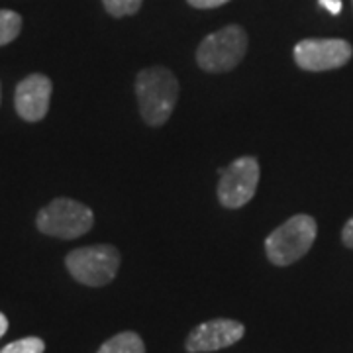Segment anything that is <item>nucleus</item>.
Returning <instances> with one entry per match:
<instances>
[{
    "label": "nucleus",
    "mask_w": 353,
    "mask_h": 353,
    "mask_svg": "<svg viewBox=\"0 0 353 353\" xmlns=\"http://www.w3.org/2000/svg\"><path fill=\"white\" fill-rule=\"evenodd\" d=\"M136 94L141 118L150 126H163L175 110L179 81L165 67H148L136 77Z\"/></svg>",
    "instance_id": "1"
},
{
    "label": "nucleus",
    "mask_w": 353,
    "mask_h": 353,
    "mask_svg": "<svg viewBox=\"0 0 353 353\" xmlns=\"http://www.w3.org/2000/svg\"><path fill=\"white\" fill-rule=\"evenodd\" d=\"M316 220L308 214H296L273 230L265 240V252L273 265L287 267L296 263L312 248L316 240Z\"/></svg>",
    "instance_id": "2"
},
{
    "label": "nucleus",
    "mask_w": 353,
    "mask_h": 353,
    "mask_svg": "<svg viewBox=\"0 0 353 353\" xmlns=\"http://www.w3.org/2000/svg\"><path fill=\"white\" fill-rule=\"evenodd\" d=\"M248 32L238 24H230L202 39L196 50V63L208 73H226L241 63L248 51Z\"/></svg>",
    "instance_id": "3"
},
{
    "label": "nucleus",
    "mask_w": 353,
    "mask_h": 353,
    "mask_svg": "<svg viewBox=\"0 0 353 353\" xmlns=\"http://www.w3.org/2000/svg\"><path fill=\"white\" fill-rule=\"evenodd\" d=\"M71 277L87 287H104L112 283L120 269V252L110 243L73 250L65 257Z\"/></svg>",
    "instance_id": "4"
},
{
    "label": "nucleus",
    "mask_w": 353,
    "mask_h": 353,
    "mask_svg": "<svg viewBox=\"0 0 353 353\" xmlns=\"http://www.w3.org/2000/svg\"><path fill=\"white\" fill-rule=\"evenodd\" d=\"M38 230L51 238L61 240H75L85 236L94 224L92 210L83 202L73 199H55L46 208H41L38 214Z\"/></svg>",
    "instance_id": "5"
},
{
    "label": "nucleus",
    "mask_w": 353,
    "mask_h": 353,
    "mask_svg": "<svg viewBox=\"0 0 353 353\" xmlns=\"http://www.w3.org/2000/svg\"><path fill=\"white\" fill-rule=\"evenodd\" d=\"M259 163L255 157H240L220 173L218 199L226 208H241L252 201L259 185Z\"/></svg>",
    "instance_id": "6"
},
{
    "label": "nucleus",
    "mask_w": 353,
    "mask_h": 353,
    "mask_svg": "<svg viewBox=\"0 0 353 353\" xmlns=\"http://www.w3.org/2000/svg\"><path fill=\"white\" fill-rule=\"evenodd\" d=\"M352 46L345 39H303L294 46V61L304 71H332L352 59Z\"/></svg>",
    "instance_id": "7"
},
{
    "label": "nucleus",
    "mask_w": 353,
    "mask_h": 353,
    "mask_svg": "<svg viewBox=\"0 0 353 353\" xmlns=\"http://www.w3.org/2000/svg\"><path fill=\"white\" fill-rule=\"evenodd\" d=\"M245 328L238 320L216 318L210 322H202L192 330L187 338V352L208 353L230 347L243 338Z\"/></svg>",
    "instance_id": "8"
},
{
    "label": "nucleus",
    "mask_w": 353,
    "mask_h": 353,
    "mask_svg": "<svg viewBox=\"0 0 353 353\" xmlns=\"http://www.w3.org/2000/svg\"><path fill=\"white\" fill-rule=\"evenodd\" d=\"M51 85L50 77L34 75L26 77L24 81L18 83L16 94H14V104H16V112L26 122H39L41 118H46V114L50 110L51 101Z\"/></svg>",
    "instance_id": "9"
},
{
    "label": "nucleus",
    "mask_w": 353,
    "mask_h": 353,
    "mask_svg": "<svg viewBox=\"0 0 353 353\" xmlns=\"http://www.w3.org/2000/svg\"><path fill=\"white\" fill-rule=\"evenodd\" d=\"M99 353H145V345L136 332H122L104 341Z\"/></svg>",
    "instance_id": "10"
},
{
    "label": "nucleus",
    "mask_w": 353,
    "mask_h": 353,
    "mask_svg": "<svg viewBox=\"0 0 353 353\" xmlns=\"http://www.w3.org/2000/svg\"><path fill=\"white\" fill-rule=\"evenodd\" d=\"M22 16L14 10H0V46H6L20 36Z\"/></svg>",
    "instance_id": "11"
},
{
    "label": "nucleus",
    "mask_w": 353,
    "mask_h": 353,
    "mask_svg": "<svg viewBox=\"0 0 353 353\" xmlns=\"http://www.w3.org/2000/svg\"><path fill=\"white\" fill-rule=\"evenodd\" d=\"M143 0H102L106 12L114 16V18H124V16H132L139 10Z\"/></svg>",
    "instance_id": "12"
},
{
    "label": "nucleus",
    "mask_w": 353,
    "mask_h": 353,
    "mask_svg": "<svg viewBox=\"0 0 353 353\" xmlns=\"http://www.w3.org/2000/svg\"><path fill=\"white\" fill-rule=\"evenodd\" d=\"M46 343L39 338H22V340L12 341L6 347H2L0 353H43Z\"/></svg>",
    "instance_id": "13"
},
{
    "label": "nucleus",
    "mask_w": 353,
    "mask_h": 353,
    "mask_svg": "<svg viewBox=\"0 0 353 353\" xmlns=\"http://www.w3.org/2000/svg\"><path fill=\"white\" fill-rule=\"evenodd\" d=\"M192 8H218V6H224L230 0H187Z\"/></svg>",
    "instance_id": "14"
},
{
    "label": "nucleus",
    "mask_w": 353,
    "mask_h": 353,
    "mask_svg": "<svg viewBox=\"0 0 353 353\" xmlns=\"http://www.w3.org/2000/svg\"><path fill=\"white\" fill-rule=\"evenodd\" d=\"M341 241H343L345 248L353 250V216L345 222V226L341 230Z\"/></svg>",
    "instance_id": "15"
},
{
    "label": "nucleus",
    "mask_w": 353,
    "mask_h": 353,
    "mask_svg": "<svg viewBox=\"0 0 353 353\" xmlns=\"http://www.w3.org/2000/svg\"><path fill=\"white\" fill-rule=\"evenodd\" d=\"M320 6H324L330 14L338 16L341 12V0H318Z\"/></svg>",
    "instance_id": "16"
},
{
    "label": "nucleus",
    "mask_w": 353,
    "mask_h": 353,
    "mask_svg": "<svg viewBox=\"0 0 353 353\" xmlns=\"http://www.w3.org/2000/svg\"><path fill=\"white\" fill-rule=\"evenodd\" d=\"M6 330H8V320H6V316L0 312V338L6 334Z\"/></svg>",
    "instance_id": "17"
},
{
    "label": "nucleus",
    "mask_w": 353,
    "mask_h": 353,
    "mask_svg": "<svg viewBox=\"0 0 353 353\" xmlns=\"http://www.w3.org/2000/svg\"><path fill=\"white\" fill-rule=\"evenodd\" d=\"M0 99H2V92H0Z\"/></svg>",
    "instance_id": "18"
}]
</instances>
